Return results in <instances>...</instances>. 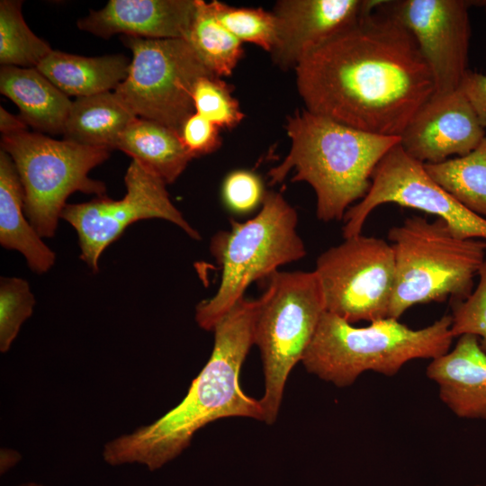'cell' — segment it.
<instances>
[{"label": "cell", "mask_w": 486, "mask_h": 486, "mask_svg": "<svg viewBox=\"0 0 486 486\" xmlns=\"http://www.w3.org/2000/svg\"><path fill=\"white\" fill-rule=\"evenodd\" d=\"M22 1H0V63L2 66L37 68L53 50L26 24Z\"/></svg>", "instance_id": "25"}, {"label": "cell", "mask_w": 486, "mask_h": 486, "mask_svg": "<svg viewBox=\"0 0 486 486\" xmlns=\"http://www.w3.org/2000/svg\"><path fill=\"white\" fill-rule=\"evenodd\" d=\"M423 166L436 184L467 209L486 219V137L465 156Z\"/></svg>", "instance_id": "23"}, {"label": "cell", "mask_w": 486, "mask_h": 486, "mask_svg": "<svg viewBox=\"0 0 486 486\" xmlns=\"http://www.w3.org/2000/svg\"><path fill=\"white\" fill-rule=\"evenodd\" d=\"M254 325V345L260 350L265 392L259 400L263 421L279 413L288 376L302 361L326 311L315 271H276L260 298Z\"/></svg>", "instance_id": "7"}, {"label": "cell", "mask_w": 486, "mask_h": 486, "mask_svg": "<svg viewBox=\"0 0 486 486\" xmlns=\"http://www.w3.org/2000/svg\"><path fill=\"white\" fill-rule=\"evenodd\" d=\"M478 275V284L466 299L451 302V332L454 338L464 334L478 337L486 353V258Z\"/></svg>", "instance_id": "29"}, {"label": "cell", "mask_w": 486, "mask_h": 486, "mask_svg": "<svg viewBox=\"0 0 486 486\" xmlns=\"http://www.w3.org/2000/svg\"><path fill=\"white\" fill-rule=\"evenodd\" d=\"M265 194L260 176L247 169L230 172L221 186V197L225 206L237 214L254 211L262 204Z\"/></svg>", "instance_id": "30"}, {"label": "cell", "mask_w": 486, "mask_h": 486, "mask_svg": "<svg viewBox=\"0 0 486 486\" xmlns=\"http://www.w3.org/2000/svg\"><path fill=\"white\" fill-rule=\"evenodd\" d=\"M388 2L296 66L307 111L372 134L400 137L435 93L414 37Z\"/></svg>", "instance_id": "1"}, {"label": "cell", "mask_w": 486, "mask_h": 486, "mask_svg": "<svg viewBox=\"0 0 486 486\" xmlns=\"http://www.w3.org/2000/svg\"><path fill=\"white\" fill-rule=\"evenodd\" d=\"M211 4L219 22L242 43L249 42L272 52L277 34L276 18L272 11L236 7L216 0Z\"/></svg>", "instance_id": "26"}, {"label": "cell", "mask_w": 486, "mask_h": 486, "mask_svg": "<svg viewBox=\"0 0 486 486\" xmlns=\"http://www.w3.org/2000/svg\"><path fill=\"white\" fill-rule=\"evenodd\" d=\"M230 86L214 76L200 77L193 89L194 112L220 129H233L244 119L238 100Z\"/></svg>", "instance_id": "27"}, {"label": "cell", "mask_w": 486, "mask_h": 486, "mask_svg": "<svg viewBox=\"0 0 486 486\" xmlns=\"http://www.w3.org/2000/svg\"><path fill=\"white\" fill-rule=\"evenodd\" d=\"M297 221L295 209L284 196L268 191L255 217L244 222L231 220L230 230L212 237L210 249L221 268V278L214 296L196 307L195 320L202 328L212 330L250 284L306 255Z\"/></svg>", "instance_id": "6"}, {"label": "cell", "mask_w": 486, "mask_h": 486, "mask_svg": "<svg viewBox=\"0 0 486 486\" xmlns=\"http://www.w3.org/2000/svg\"><path fill=\"white\" fill-rule=\"evenodd\" d=\"M196 8L195 0H110L80 18L77 27L109 39L122 33L148 39H186Z\"/></svg>", "instance_id": "16"}, {"label": "cell", "mask_w": 486, "mask_h": 486, "mask_svg": "<svg viewBox=\"0 0 486 486\" xmlns=\"http://www.w3.org/2000/svg\"><path fill=\"white\" fill-rule=\"evenodd\" d=\"M470 1L399 0L388 7L414 37L435 83V93L461 87L468 72Z\"/></svg>", "instance_id": "13"}, {"label": "cell", "mask_w": 486, "mask_h": 486, "mask_svg": "<svg viewBox=\"0 0 486 486\" xmlns=\"http://www.w3.org/2000/svg\"><path fill=\"white\" fill-rule=\"evenodd\" d=\"M126 194L121 200L97 197L82 203H68L60 219L76 231L80 258L95 273L103 252L132 223L163 219L183 230L190 238L201 239L182 212L171 202L166 183L135 159L124 177Z\"/></svg>", "instance_id": "11"}, {"label": "cell", "mask_w": 486, "mask_h": 486, "mask_svg": "<svg viewBox=\"0 0 486 486\" xmlns=\"http://www.w3.org/2000/svg\"><path fill=\"white\" fill-rule=\"evenodd\" d=\"M471 3V5H479V6H483L485 8V11H486V1H470Z\"/></svg>", "instance_id": "35"}, {"label": "cell", "mask_w": 486, "mask_h": 486, "mask_svg": "<svg viewBox=\"0 0 486 486\" xmlns=\"http://www.w3.org/2000/svg\"><path fill=\"white\" fill-rule=\"evenodd\" d=\"M130 62L122 54L90 58L52 50L36 68L68 96L83 97L114 91Z\"/></svg>", "instance_id": "20"}, {"label": "cell", "mask_w": 486, "mask_h": 486, "mask_svg": "<svg viewBox=\"0 0 486 486\" xmlns=\"http://www.w3.org/2000/svg\"><path fill=\"white\" fill-rule=\"evenodd\" d=\"M451 325V315H444L419 329L393 318L358 328L325 311L302 362L309 373L338 387L351 385L364 371L392 376L410 360L447 353Z\"/></svg>", "instance_id": "4"}, {"label": "cell", "mask_w": 486, "mask_h": 486, "mask_svg": "<svg viewBox=\"0 0 486 486\" xmlns=\"http://www.w3.org/2000/svg\"><path fill=\"white\" fill-rule=\"evenodd\" d=\"M486 128V76L468 70L460 87Z\"/></svg>", "instance_id": "32"}, {"label": "cell", "mask_w": 486, "mask_h": 486, "mask_svg": "<svg viewBox=\"0 0 486 486\" xmlns=\"http://www.w3.org/2000/svg\"><path fill=\"white\" fill-rule=\"evenodd\" d=\"M121 39L132 58L126 78L114 92L137 117L179 135L184 122L194 112L192 94L196 81L213 75L185 39Z\"/></svg>", "instance_id": "9"}, {"label": "cell", "mask_w": 486, "mask_h": 486, "mask_svg": "<svg viewBox=\"0 0 486 486\" xmlns=\"http://www.w3.org/2000/svg\"><path fill=\"white\" fill-rule=\"evenodd\" d=\"M388 239L395 264L389 318L396 320L415 304L466 299L486 258V241L457 238L438 218H408Z\"/></svg>", "instance_id": "5"}, {"label": "cell", "mask_w": 486, "mask_h": 486, "mask_svg": "<svg viewBox=\"0 0 486 486\" xmlns=\"http://www.w3.org/2000/svg\"><path fill=\"white\" fill-rule=\"evenodd\" d=\"M219 129L212 122L194 112L184 122L179 137L194 158L211 154L221 146Z\"/></svg>", "instance_id": "31"}, {"label": "cell", "mask_w": 486, "mask_h": 486, "mask_svg": "<svg viewBox=\"0 0 486 486\" xmlns=\"http://www.w3.org/2000/svg\"><path fill=\"white\" fill-rule=\"evenodd\" d=\"M0 92L16 104L27 125L63 134L72 101L36 68L2 66Z\"/></svg>", "instance_id": "18"}, {"label": "cell", "mask_w": 486, "mask_h": 486, "mask_svg": "<svg viewBox=\"0 0 486 486\" xmlns=\"http://www.w3.org/2000/svg\"><path fill=\"white\" fill-rule=\"evenodd\" d=\"M19 461V454L11 450H4L1 453V473L5 472Z\"/></svg>", "instance_id": "34"}, {"label": "cell", "mask_w": 486, "mask_h": 486, "mask_svg": "<svg viewBox=\"0 0 486 486\" xmlns=\"http://www.w3.org/2000/svg\"><path fill=\"white\" fill-rule=\"evenodd\" d=\"M35 299L28 282L20 277L0 281V350L5 353L16 338L22 323L32 316Z\"/></svg>", "instance_id": "28"}, {"label": "cell", "mask_w": 486, "mask_h": 486, "mask_svg": "<svg viewBox=\"0 0 486 486\" xmlns=\"http://www.w3.org/2000/svg\"><path fill=\"white\" fill-rule=\"evenodd\" d=\"M195 3L194 17L185 40L213 76H230L243 57L242 42L219 22L211 2Z\"/></svg>", "instance_id": "24"}, {"label": "cell", "mask_w": 486, "mask_h": 486, "mask_svg": "<svg viewBox=\"0 0 486 486\" xmlns=\"http://www.w3.org/2000/svg\"><path fill=\"white\" fill-rule=\"evenodd\" d=\"M23 210V189L12 158L0 150V244L20 252L30 269L48 272L55 264L56 254L31 224Z\"/></svg>", "instance_id": "19"}, {"label": "cell", "mask_w": 486, "mask_h": 486, "mask_svg": "<svg viewBox=\"0 0 486 486\" xmlns=\"http://www.w3.org/2000/svg\"><path fill=\"white\" fill-rule=\"evenodd\" d=\"M116 149L145 166L166 184L174 183L193 159L176 132L139 117L122 133Z\"/></svg>", "instance_id": "22"}, {"label": "cell", "mask_w": 486, "mask_h": 486, "mask_svg": "<svg viewBox=\"0 0 486 486\" xmlns=\"http://www.w3.org/2000/svg\"><path fill=\"white\" fill-rule=\"evenodd\" d=\"M427 375L457 417L486 420V353L478 337L460 336L452 351L432 359Z\"/></svg>", "instance_id": "17"}, {"label": "cell", "mask_w": 486, "mask_h": 486, "mask_svg": "<svg viewBox=\"0 0 486 486\" xmlns=\"http://www.w3.org/2000/svg\"><path fill=\"white\" fill-rule=\"evenodd\" d=\"M475 486H480V485H475Z\"/></svg>", "instance_id": "37"}, {"label": "cell", "mask_w": 486, "mask_h": 486, "mask_svg": "<svg viewBox=\"0 0 486 486\" xmlns=\"http://www.w3.org/2000/svg\"><path fill=\"white\" fill-rule=\"evenodd\" d=\"M317 274L326 311L353 324L389 318L393 292V250L384 239L359 234L319 256Z\"/></svg>", "instance_id": "10"}, {"label": "cell", "mask_w": 486, "mask_h": 486, "mask_svg": "<svg viewBox=\"0 0 486 486\" xmlns=\"http://www.w3.org/2000/svg\"><path fill=\"white\" fill-rule=\"evenodd\" d=\"M27 129V124L20 116H14L0 107V130L2 134H8Z\"/></svg>", "instance_id": "33"}, {"label": "cell", "mask_w": 486, "mask_h": 486, "mask_svg": "<svg viewBox=\"0 0 486 486\" xmlns=\"http://www.w3.org/2000/svg\"><path fill=\"white\" fill-rule=\"evenodd\" d=\"M22 486H43V485H40V484H37V483H26V484H22Z\"/></svg>", "instance_id": "36"}, {"label": "cell", "mask_w": 486, "mask_h": 486, "mask_svg": "<svg viewBox=\"0 0 486 486\" xmlns=\"http://www.w3.org/2000/svg\"><path fill=\"white\" fill-rule=\"evenodd\" d=\"M291 148L270 169L271 184L291 171L292 182H306L314 190L316 215L322 221L340 220L368 193L373 173L385 154L400 143L399 136L365 132L307 110L287 118Z\"/></svg>", "instance_id": "3"}, {"label": "cell", "mask_w": 486, "mask_h": 486, "mask_svg": "<svg viewBox=\"0 0 486 486\" xmlns=\"http://www.w3.org/2000/svg\"><path fill=\"white\" fill-rule=\"evenodd\" d=\"M1 149L15 165L23 189L24 213L41 238L55 236L71 194L105 196V184L88 174L109 158L110 149L58 140L27 130L2 134Z\"/></svg>", "instance_id": "8"}, {"label": "cell", "mask_w": 486, "mask_h": 486, "mask_svg": "<svg viewBox=\"0 0 486 486\" xmlns=\"http://www.w3.org/2000/svg\"><path fill=\"white\" fill-rule=\"evenodd\" d=\"M384 203L436 215L457 238L486 241V219L467 209L436 184L423 163L409 156L400 143L376 166L366 195L345 213L344 238L361 234L370 213Z\"/></svg>", "instance_id": "12"}, {"label": "cell", "mask_w": 486, "mask_h": 486, "mask_svg": "<svg viewBox=\"0 0 486 486\" xmlns=\"http://www.w3.org/2000/svg\"><path fill=\"white\" fill-rule=\"evenodd\" d=\"M137 118L114 91L76 97L63 135L75 143L112 150Z\"/></svg>", "instance_id": "21"}, {"label": "cell", "mask_w": 486, "mask_h": 486, "mask_svg": "<svg viewBox=\"0 0 486 486\" xmlns=\"http://www.w3.org/2000/svg\"><path fill=\"white\" fill-rule=\"evenodd\" d=\"M382 0H279L275 45L270 53L280 68L294 69L310 53L346 30Z\"/></svg>", "instance_id": "14"}, {"label": "cell", "mask_w": 486, "mask_h": 486, "mask_svg": "<svg viewBox=\"0 0 486 486\" xmlns=\"http://www.w3.org/2000/svg\"><path fill=\"white\" fill-rule=\"evenodd\" d=\"M485 137V129L459 88L434 93L408 122L400 136V145L423 164L439 163L453 155H467Z\"/></svg>", "instance_id": "15"}, {"label": "cell", "mask_w": 486, "mask_h": 486, "mask_svg": "<svg viewBox=\"0 0 486 486\" xmlns=\"http://www.w3.org/2000/svg\"><path fill=\"white\" fill-rule=\"evenodd\" d=\"M256 300L241 298L214 326L211 356L184 400L155 422L107 442L111 465L140 464L155 471L177 457L202 427L220 418L263 420L259 400L239 385L242 364L254 345Z\"/></svg>", "instance_id": "2"}]
</instances>
